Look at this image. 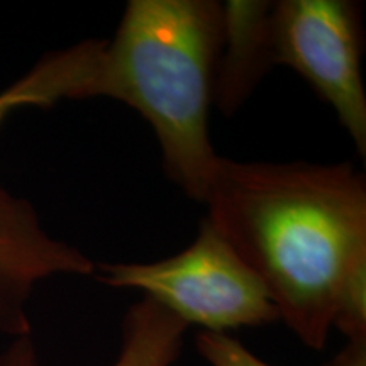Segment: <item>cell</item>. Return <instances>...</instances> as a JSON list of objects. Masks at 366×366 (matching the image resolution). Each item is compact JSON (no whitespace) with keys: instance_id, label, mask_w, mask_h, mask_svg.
<instances>
[{"instance_id":"obj_1","label":"cell","mask_w":366,"mask_h":366,"mask_svg":"<svg viewBox=\"0 0 366 366\" xmlns=\"http://www.w3.org/2000/svg\"><path fill=\"white\" fill-rule=\"evenodd\" d=\"M207 221L267 288L278 317L310 350L334 329L351 259L366 249V178L351 163L221 157Z\"/></svg>"},{"instance_id":"obj_2","label":"cell","mask_w":366,"mask_h":366,"mask_svg":"<svg viewBox=\"0 0 366 366\" xmlns=\"http://www.w3.org/2000/svg\"><path fill=\"white\" fill-rule=\"evenodd\" d=\"M221 48V2L131 0L111 41L94 39L79 100L105 97L139 112L168 178L204 204L221 154L209 134Z\"/></svg>"},{"instance_id":"obj_3","label":"cell","mask_w":366,"mask_h":366,"mask_svg":"<svg viewBox=\"0 0 366 366\" xmlns=\"http://www.w3.org/2000/svg\"><path fill=\"white\" fill-rule=\"evenodd\" d=\"M100 283L143 292L187 326L209 332L273 324L278 310L253 269L207 219L194 242L151 263H97Z\"/></svg>"},{"instance_id":"obj_4","label":"cell","mask_w":366,"mask_h":366,"mask_svg":"<svg viewBox=\"0 0 366 366\" xmlns=\"http://www.w3.org/2000/svg\"><path fill=\"white\" fill-rule=\"evenodd\" d=\"M274 63L288 66L336 112L360 157L366 154V92L361 75V7L351 0L273 2Z\"/></svg>"},{"instance_id":"obj_5","label":"cell","mask_w":366,"mask_h":366,"mask_svg":"<svg viewBox=\"0 0 366 366\" xmlns=\"http://www.w3.org/2000/svg\"><path fill=\"white\" fill-rule=\"evenodd\" d=\"M95 267L81 249L49 234L33 204L0 182V332L29 336L34 288L58 274H95Z\"/></svg>"},{"instance_id":"obj_6","label":"cell","mask_w":366,"mask_h":366,"mask_svg":"<svg viewBox=\"0 0 366 366\" xmlns=\"http://www.w3.org/2000/svg\"><path fill=\"white\" fill-rule=\"evenodd\" d=\"M273 2H221V48L214 81V104L226 117L234 116L274 63Z\"/></svg>"},{"instance_id":"obj_7","label":"cell","mask_w":366,"mask_h":366,"mask_svg":"<svg viewBox=\"0 0 366 366\" xmlns=\"http://www.w3.org/2000/svg\"><path fill=\"white\" fill-rule=\"evenodd\" d=\"M90 56V39L48 53L36 65L0 92V126L22 107H49L61 100H76Z\"/></svg>"},{"instance_id":"obj_8","label":"cell","mask_w":366,"mask_h":366,"mask_svg":"<svg viewBox=\"0 0 366 366\" xmlns=\"http://www.w3.org/2000/svg\"><path fill=\"white\" fill-rule=\"evenodd\" d=\"M189 326L143 297L122 319L121 350L112 366H172L182 355Z\"/></svg>"},{"instance_id":"obj_9","label":"cell","mask_w":366,"mask_h":366,"mask_svg":"<svg viewBox=\"0 0 366 366\" xmlns=\"http://www.w3.org/2000/svg\"><path fill=\"white\" fill-rule=\"evenodd\" d=\"M195 350L209 366H272L227 332H199ZM324 366H366V342L346 341V346Z\"/></svg>"},{"instance_id":"obj_10","label":"cell","mask_w":366,"mask_h":366,"mask_svg":"<svg viewBox=\"0 0 366 366\" xmlns=\"http://www.w3.org/2000/svg\"><path fill=\"white\" fill-rule=\"evenodd\" d=\"M334 329L346 341L366 342V249L351 259L342 278Z\"/></svg>"},{"instance_id":"obj_11","label":"cell","mask_w":366,"mask_h":366,"mask_svg":"<svg viewBox=\"0 0 366 366\" xmlns=\"http://www.w3.org/2000/svg\"><path fill=\"white\" fill-rule=\"evenodd\" d=\"M0 366H38L36 346L31 334L14 337L11 346L0 356Z\"/></svg>"}]
</instances>
